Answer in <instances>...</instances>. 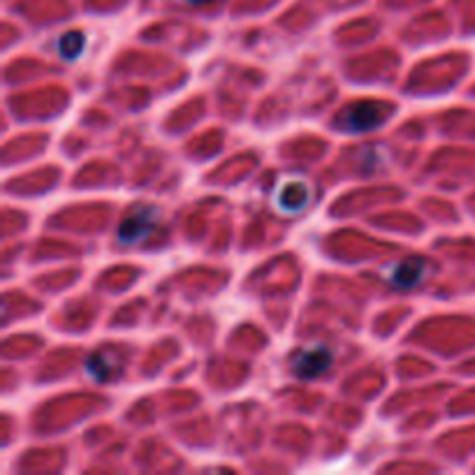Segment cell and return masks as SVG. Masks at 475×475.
<instances>
[{
    "instance_id": "277c9868",
    "label": "cell",
    "mask_w": 475,
    "mask_h": 475,
    "mask_svg": "<svg viewBox=\"0 0 475 475\" xmlns=\"http://www.w3.org/2000/svg\"><path fill=\"white\" fill-rule=\"evenodd\" d=\"M422 276H424V262L422 260H404L390 269V281L394 288H401V290H408L420 283Z\"/></svg>"
},
{
    "instance_id": "8992f818",
    "label": "cell",
    "mask_w": 475,
    "mask_h": 475,
    "mask_svg": "<svg viewBox=\"0 0 475 475\" xmlns=\"http://www.w3.org/2000/svg\"><path fill=\"white\" fill-rule=\"evenodd\" d=\"M83 47H86V36L82 30H70L66 36H60L59 51L66 60H77L82 56Z\"/></svg>"
},
{
    "instance_id": "7a4b0ae2",
    "label": "cell",
    "mask_w": 475,
    "mask_h": 475,
    "mask_svg": "<svg viewBox=\"0 0 475 475\" xmlns=\"http://www.w3.org/2000/svg\"><path fill=\"white\" fill-rule=\"evenodd\" d=\"M332 364V352L322 348V345H315V348H304L295 355L292 360V371L299 376V378H318L329 368Z\"/></svg>"
},
{
    "instance_id": "6da1fadb",
    "label": "cell",
    "mask_w": 475,
    "mask_h": 475,
    "mask_svg": "<svg viewBox=\"0 0 475 475\" xmlns=\"http://www.w3.org/2000/svg\"><path fill=\"white\" fill-rule=\"evenodd\" d=\"M155 226H158V211H154V209L135 211V214H131L121 223L119 241L128 246L139 244V241H144L155 230Z\"/></svg>"
},
{
    "instance_id": "52a82bcc",
    "label": "cell",
    "mask_w": 475,
    "mask_h": 475,
    "mask_svg": "<svg viewBox=\"0 0 475 475\" xmlns=\"http://www.w3.org/2000/svg\"><path fill=\"white\" fill-rule=\"evenodd\" d=\"M86 371H89V376H93L95 380L102 383V380H107L112 376V360L102 355V352H95V355H91L86 360Z\"/></svg>"
},
{
    "instance_id": "5b68a950",
    "label": "cell",
    "mask_w": 475,
    "mask_h": 475,
    "mask_svg": "<svg viewBox=\"0 0 475 475\" xmlns=\"http://www.w3.org/2000/svg\"><path fill=\"white\" fill-rule=\"evenodd\" d=\"M276 202H279V207L283 209L285 214H295V211L304 209L306 202H309V186L304 184V181H290V184H285Z\"/></svg>"
},
{
    "instance_id": "3957f363",
    "label": "cell",
    "mask_w": 475,
    "mask_h": 475,
    "mask_svg": "<svg viewBox=\"0 0 475 475\" xmlns=\"http://www.w3.org/2000/svg\"><path fill=\"white\" fill-rule=\"evenodd\" d=\"M383 119V107L376 102H360L345 116V128L352 132H367L380 123Z\"/></svg>"
},
{
    "instance_id": "ba28073f",
    "label": "cell",
    "mask_w": 475,
    "mask_h": 475,
    "mask_svg": "<svg viewBox=\"0 0 475 475\" xmlns=\"http://www.w3.org/2000/svg\"><path fill=\"white\" fill-rule=\"evenodd\" d=\"M186 3H190V5H207L211 0H186Z\"/></svg>"
}]
</instances>
